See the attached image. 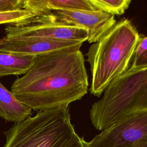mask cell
<instances>
[{
	"mask_svg": "<svg viewBox=\"0 0 147 147\" xmlns=\"http://www.w3.org/2000/svg\"><path fill=\"white\" fill-rule=\"evenodd\" d=\"M140 35L131 22L123 18L86 54L90 66V93L100 97L112 82L127 69Z\"/></svg>",
	"mask_w": 147,
	"mask_h": 147,
	"instance_id": "2",
	"label": "cell"
},
{
	"mask_svg": "<svg viewBox=\"0 0 147 147\" xmlns=\"http://www.w3.org/2000/svg\"><path fill=\"white\" fill-rule=\"evenodd\" d=\"M24 9L38 15L56 10H96L90 0H25Z\"/></svg>",
	"mask_w": 147,
	"mask_h": 147,
	"instance_id": "8",
	"label": "cell"
},
{
	"mask_svg": "<svg viewBox=\"0 0 147 147\" xmlns=\"http://www.w3.org/2000/svg\"><path fill=\"white\" fill-rule=\"evenodd\" d=\"M83 42L28 37L0 38V52L35 57L61 51L80 50Z\"/></svg>",
	"mask_w": 147,
	"mask_h": 147,
	"instance_id": "7",
	"label": "cell"
},
{
	"mask_svg": "<svg viewBox=\"0 0 147 147\" xmlns=\"http://www.w3.org/2000/svg\"><path fill=\"white\" fill-rule=\"evenodd\" d=\"M32 111L0 82V117L8 122L18 123L30 117Z\"/></svg>",
	"mask_w": 147,
	"mask_h": 147,
	"instance_id": "9",
	"label": "cell"
},
{
	"mask_svg": "<svg viewBox=\"0 0 147 147\" xmlns=\"http://www.w3.org/2000/svg\"><path fill=\"white\" fill-rule=\"evenodd\" d=\"M83 137L79 136L76 133L61 147H85L83 142Z\"/></svg>",
	"mask_w": 147,
	"mask_h": 147,
	"instance_id": "15",
	"label": "cell"
},
{
	"mask_svg": "<svg viewBox=\"0 0 147 147\" xmlns=\"http://www.w3.org/2000/svg\"><path fill=\"white\" fill-rule=\"evenodd\" d=\"M5 37H28L83 42L88 40L87 30L54 21L49 14L38 15L25 24L7 25Z\"/></svg>",
	"mask_w": 147,
	"mask_h": 147,
	"instance_id": "4",
	"label": "cell"
},
{
	"mask_svg": "<svg viewBox=\"0 0 147 147\" xmlns=\"http://www.w3.org/2000/svg\"><path fill=\"white\" fill-rule=\"evenodd\" d=\"M96 10H100L112 14L121 16L128 9L130 0H90Z\"/></svg>",
	"mask_w": 147,
	"mask_h": 147,
	"instance_id": "12",
	"label": "cell"
},
{
	"mask_svg": "<svg viewBox=\"0 0 147 147\" xmlns=\"http://www.w3.org/2000/svg\"><path fill=\"white\" fill-rule=\"evenodd\" d=\"M36 57L0 52V78L9 75H24L34 65Z\"/></svg>",
	"mask_w": 147,
	"mask_h": 147,
	"instance_id": "10",
	"label": "cell"
},
{
	"mask_svg": "<svg viewBox=\"0 0 147 147\" xmlns=\"http://www.w3.org/2000/svg\"><path fill=\"white\" fill-rule=\"evenodd\" d=\"M47 14L55 21L87 30V41L93 44L99 41L117 24L114 16L100 10H56Z\"/></svg>",
	"mask_w": 147,
	"mask_h": 147,
	"instance_id": "6",
	"label": "cell"
},
{
	"mask_svg": "<svg viewBox=\"0 0 147 147\" xmlns=\"http://www.w3.org/2000/svg\"><path fill=\"white\" fill-rule=\"evenodd\" d=\"M38 16L37 13L25 9L0 11V25L25 24L32 22Z\"/></svg>",
	"mask_w": 147,
	"mask_h": 147,
	"instance_id": "11",
	"label": "cell"
},
{
	"mask_svg": "<svg viewBox=\"0 0 147 147\" xmlns=\"http://www.w3.org/2000/svg\"><path fill=\"white\" fill-rule=\"evenodd\" d=\"M80 50L61 51L36 57L28 72L16 79L11 92L32 110L68 107L87 93L88 76Z\"/></svg>",
	"mask_w": 147,
	"mask_h": 147,
	"instance_id": "1",
	"label": "cell"
},
{
	"mask_svg": "<svg viewBox=\"0 0 147 147\" xmlns=\"http://www.w3.org/2000/svg\"><path fill=\"white\" fill-rule=\"evenodd\" d=\"M129 147H147V137L140 140Z\"/></svg>",
	"mask_w": 147,
	"mask_h": 147,
	"instance_id": "17",
	"label": "cell"
},
{
	"mask_svg": "<svg viewBox=\"0 0 147 147\" xmlns=\"http://www.w3.org/2000/svg\"><path fill=\"white\" fill-rule=\"evenodd\" d=\"M24 0H0V11L24 9Z\"/></svg>",
	"mask_w": 147,
	"mask_h": 147,
	"instance_id": "14",
	"label": "cell"
},
{
	"mask_svg": "<svg viewBox=\"0 0 147 147\" xmlns=\"http://www.w3.org/2000/svg\"><path fill=\"white\" fill-rule=\"evenodd\" d=\"M147 137V111L138 112L116 121L91 141L83 140L85 147H129Z\"/></svg>",
	"mask_w": 147,
	"mask_h": 147,
	"instance_id": "5",
	"label": "cell"
},
{
	"mask_svg": "<svg viewBox=\"0 0 147 147\" xmlns=\"http://www.w3.org/2000/svg\"><path fill=\"white\" fill-rule=\"evenodd\" d=\"M138 109L139 111H147V77L145 80L143 92L138 102Z\"/></svg>",
	"mask_w": 147,
	"mask_h": 147,
	"instance_id": "16",
	"label": "cell"
},
{
	"mask_svg": "<svg viewBox=\"0 0 147 147\" xmlns=\"http://www.w3.org/2000/svg\"><path fill=\"white\" fill-rule=\"evenodd\" d=\"M147 66V36L140 37L131 59L130 68L137 69Z\"/></svg>",
	"mask_w": 147,
	"mask_h": 147,
	"instance_id": "13",
	"label": "cell"
},
{
	"mask_svg": "<svg viewBox=\"0 0 147 147\" xmlns=\"http://www.w3.org/2000/svg\"><path fill=\"white\" fill-rule=\"evenodd\" d=\"M75 133L68 107L38 111L3 132V147H61Z\"/></svg>",
	"mask_w": 147,
	"mask_h": 147,
	"instance_id": "3",
	"label": "cell"
}]
</instances>
